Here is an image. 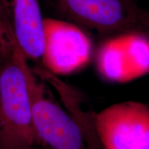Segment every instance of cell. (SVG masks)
<instances>
[{
	"instance_id": "7a4b0ae2",
	"label": "cell",
	"mask_w": 149,
	"mask_h": 149,
	"mask_svg": "<svg viewBox=\"0 0 149 149\" xmlns=\"http://www.w3.org/2000/svg\"><path fill=\"white\" fill-rule=\"evenodd\" d=\"M70 22L104 35L149 32V10L135 0H53Z\"/></svg>"
},
{
	"instance_id": "9c48e42d",
	"label": "cell",
	"mask_w": 149,
	"mask_h": 149,
	"mask_svg": "<svg viewBox=\"0 0 149 149\" xmlns=\"http://www.w3.org/2000/svg\"><path fill=\"white\" fill-rule=\"evenodd\" d=\"M31 149H39V148H35V147H34V148H31Z\"/></svg>"
},
{
	"instance_id": "8992f818",
	"label": "cell",
	"mask_w": 149,
	"mask_h": 149,
	"mask_svg": "<svg viewBox=\"0 0 149 149\" xmlns=\"http://www.w3.org/2000/svg\"><path fill=\"white\" fill-rule=\"evenodd\" d=\"M17 44L26 58L41 59L44 22L40 0H0Z\"/></svg>"
},
{
	"instance_id": "3957f363",
	"label": "cell",
	"mask_w": 149,
	"mask_h": 149,
	"mask_svg": "<svg viewBox=\"0 0 149 149\" xmlns=\"http://www.w3.org/2000/svg\"><path fill=\"white\" fill-rule=\"evenodd\" d=\"M33 124L37 137L49 149H89L81 129L65 108L49 95L33 72L30 84Z\"/></svg>"
},
{
	"instance_id": "52a82bcc",
	"label": "cell",
	"mask_w": 149,
	"mask_h": 149,
	"mask_svg": "<svg viewBox=\"0 0 149 149\" xmlns=\"http://www.w3.org/2000/svg\"><path fill=\"white\" fill-rule=\"evenodd\" d=\"M33 71L44 81L53 86L57 91L64 107L82 131L89 149H104L97 133L95 116L96 112L86 109L82 95L77 89L65 83L45 68H36Z\"/></svg>"
},
{
	"instance_id": "277c9868",
	"label": "cell",
	"mask_w": 149,
	"mask_h": 149,
	"mask_svg": "<svg viewBox=\"0 0 149 149\" xmlns=\"http://www.w3.org/2000/svg\"><path fill=\"white\" fill-rule=\"evenodd\" d=\"M95 124L104 149H149V107L128 100L96 112Z\"/></svg>"
},
{
	"instance_id": "30bf717a",
	"label": "cell",
	"mask_w": 149,
	"mask_h": 149,
	"mask_svg": "<svg viewBox=\"0 0 149 149\" xmlns=\"http://www.w3.org/2000/svg\"><path fill=\"white\" fill-rule=\"evenodd\" d=\"M147 35H149V32L148 33V34H147Z\"/></svg>"
},
{
	"instance_id": "ba28073f",
	"label": "cell",
	"mask_w": 149,
	"mask_h": 149,
	"mask_svg": "<svg viewBox=\"0 0 149 149\" xmlns=\"http://www.w3.org/2000/svg\"><path fill=\"white\" fill-rule=\"evenodd\" d=\"M17 48L12 29L0 5V58H8Z\"/></svg>"
},
{
	"instance_id": "5b68a950",
	"label": "cell",
	"mask_w": 149,
	"mask_h": 149,
	"mask_svg": "<svg viewBox=\"0 0 149 149\" xmlns=\"http://www.w3.org/2000/svg\"><path fill=\"white\" fill-rule=\"evenodd\" d=\"M90 55V44L74 24L52 18L44 22V49L41 60L54 74H68L84 66Z\"/></svg>"
},
{
	"instance_id": "6da1fadb",
	"label": "cell",
	"mask_w": 149,
	"mask_h": 149,
	"mask_svg": "<svg viewBox=\"0 0 149 149\" xmlns=\"http://www.w3.org/2000/svg\"><path fill=\"white\" fill-rule=\"evenodd\" d=\"M33 74L19 48L0 64V149H31L40 144L30 94Z\"/></svg>"
}]
</instances>
